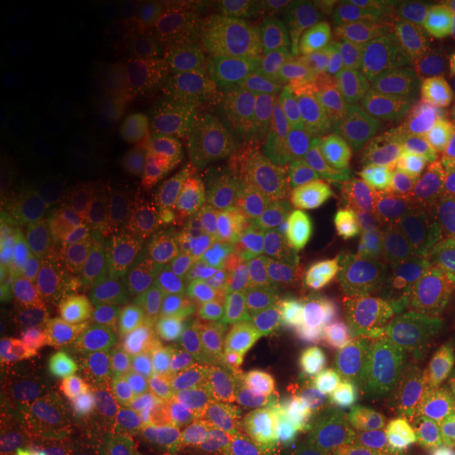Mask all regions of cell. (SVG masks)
<instances>
[{
  "label": "cell",
  "mask_w": 455,
  "mask_h": 455,
  "mask_svg": "<svg viewBox=\"0 0 455 455\" xmlns=\"http://www.w3.org/2000/svg\"><path fill=\"white\" fill-rule=\"evenodd\" d=\"M321 207L323 236L329 247L382 241L405 226L426 175L413 148L339 146L310 148Z\"/></svg>",
  "instance_id": "1"
},
{
  "label": "cell",
  "mask_w": 455,
  "mask_h": 455,
  "mask_svg": "<svg viewBox=\"0 0 455 455\" xmlns=\"http://www.w3.org/2000/svg\"><path fill=\"white\" fill-rule=\"evenodd\" d=\"M375 331L455 344V251L407 241L375 270Z\"/></svg>",
  "instance_id": "2"
},
{
  "label": "cell",
  "mask_w": 455,
  "mask_h": 455,
  "mask_svg": "<svg viewBox=\"0 0 455 455\" xmlns=\"http://www.w3.org/2000/svg\"><path fill=\"white\" fill-rule=\"evenodd\" d=\"M169 304L146 291L116 261L83 278L78 329L138 352L156 339L171 318Z\"/></svg>",
  "instance_id": "3"
},
{
  "label": "cell",
  "mask_w": 455,
  "mask_h": 455,
  "mask_svg": "<svg viewBox=\"0 0 455 455\" xmlns=\"http://www.w3.org/2000/svg\"><path fill=\"white\" fill-rule=\"evenodd\" d=\"M247 180L272 236L304 241L329 251L310 148L276 158L243 156Z\"/></svg>",
  "instance_id": "4"
},
{
  "label": "cell",
  "mask_w": 455,
  "mask_h": 455,
  "mask_svg": "<svg viewBox=\"0 0 455 455\" xmlns=\"http://www.w3.org/2000/svg\"><path fill=\"white\" fill-rule=\"evenodd\" d=\"M407 116L455 110V26H415L379 74Z\"/></svg>",
  "instance_id": "5"
},
{
  "label": "cell",
  "mask_w": 455,
  "mask_h": 455,
  "mask_svg": "<svg viewBox=\"0 0 455 455\" xmlns=\"http://www.w3.org/2000/svg\"><path fill=\"white\" fill-rule=\"evenodd\" d=\"M83 278L61 255L32 261L9 350L26 358H49L66 333L78 329Z\"/></svg>",
  "instance_id": "6"
},
{
  "label": "cell",
  "mask_w": 455,
  "mask_h": 455,
  "mask_svg": "<svg viewBox=\"0 0 455 455\" xmlns=\"http://www.w3.org/2000/svg\"><path fill=\"white\" fill-rule=\"evenodd\" d=\"M47 361L57 384L87 407H124L138 390V352L98 335L72 333Z\"/></svg>",
  "instance_id": "7"
},
{
  "label": "cell",
  "mask_w": 455,
  "mask_h": 455,
  "mask_svg": "<svg viewBox=\"0 0 455 455\" xmlns=\"http://www.w3.org/2000/svg\"><path fill=\"white\" fill-rule=\"evenodd\" d=\"M369 382L413 392L441 418L455 401V361L443 344L378 333L355 356Z\"/></svg>",
  "instance_id": "8"
},
{
  "label": "cell",
  "mask_w": 455,
  "mask_h": 455,
  "mask_svg": "<svg viewBox=\"0 0 455 455\" xmlns=\"http://www.w3.org/2000/svg\"><path fill=\"white\" fill-rule=\"evenodd\" d=\"M339 78L335 53L291 47L264 64L261 100L272 121L289 131H306L318 127L323 108Z\"/></svg>",
  "instance_id": "9"
},
{
  "label": "cell",
  "mask_w": 455,
  "mask_h": 455,
  "mask_svg": "<svg viewBox=\"0 0 455 455\" xmlns=\"http://www.w3.org/2000/svg\"><path fill=\"white\" fill-rule=\"evenodd\" d=\"M318 129L329 144L405 146L411 118L379 76L339 78L323 108Z\"/></svg>",
  "instance_id": "10"
},
{
  "label": "cell",
  "mask_w": 455,
  "mask_h": 455,
  "mask_svg": "<svg viewBox=\"0 0 455 455\" xmlns=\"http://www.w3.org/2000/svg\"><path fill=\"white\" fill-rule=\"evenodd\" d=\"M373 335L371 289L355 281H335L318 289L298 321L301 346L321 358H355Z\"/></svg>",
  "instance_id": "11"
},
{
  "label": "cell",
  "mask_w": 455,
  "mask_h": 455,
  "mask_svg": "<svg viewBox=\"0 0 455 455\" xmlns=\"http://www.w3.org/2000/svg\"><path fill=\"white\" fill-rule=\"evenodd\" d=\"M116 261L135 283L175 306L201 304L213 293V278L198 261L161 238H133L116 247Z\"/></svg>",
  "instance_id": "12"
},
{
  "label": "cell",
  "mask_w": 455,
  "mask_h": 455,
  "mask_svg": "<svg viewBox=\"0 0 455 455\" xmlns=\"http://www.w3.org/2000/svg\"><path fill=\"white\" fill-rule=\"evenodd\" d=\"M164 356L171 371L244 403L249 388L244 356L221 329L196 321L181 323L167 335Z\"/></svg>",
  "instance_id": "13"
},
{
  "label": "cell",
  "mask_w": 455,
  "mask_h": 455,
  "mask_svg": "<svg viewBox=\"0 0 455 455\" xmlns=\"http://www.w3.org/2000/svg\"><path fill=\"white\" fill-rule=\"evenodd\" d=\"M415 26L411 4L355 3L335 53L341 78L379 76Z\"/></svg>",
  "instance_id": "14"
},
{
  "label": "cell",
  "mask_w": 455,
  "mask_h": 455,
  "mask_svg": "<svg viewBox=\"0 0 455 455\" xmlns=\"http://www.w3.org/2000/svg\"><path fill=\"white\" fill-rule=\"evenodd\" d=\"M325 249L293 238L270 236L232 268L236 284H247L268 298L293 306L308 293Z\"/></svg>",
  "instance_id": "15"
},
{
  "label": "cell",
  "mask_w": 455,
  "mask_h": 455,
  "mask_svg": "<svg viewBox=\"0 0 455 455\" xmlns=\"http://www.w3.org/2000/svg\"><path fill=\"white\" fill-rule=\"evenodd\" d=\"M435 419L436 415L413 392L369 382L352 455H396Z\"/></svg>",
  "instance_id": "16"
},
{
  "label": "cell",
  "mask_w": 455,
  "mask_h": 455,
  "mask_svg": "<svg viewBox=\"0 0 455 455\" xmlns=\"http://www.w3.org/2000/svg\"><path fill=\"white\" fill-rule=\"evenodd\" d=\"M369 379L356 358L323 373L299 401L301 415L316 435L333 441H355L365 411Z\"/></svg>",
  "instance_id": "17"
},
{
  "label": "cell",
  "mask_w": 455,
  "mask_h": 455,
  "mask_svg": "<svg viewBox=\"0 0 455 455\" xmlns=\"http://www.w3.org/2000/svg\"><path fill=\"white\" fill-rule=\"evenodd\" d=\"M218 230L221 249L232 266L272 236L247 180L243 156L230 163L220 190Z\"/></svg>",
  "instance_id": "18"
},
{
  "label": "cell",
  "mask_w": 455,
  "mask_h": 455,
  "mask_svg": "<svg viewBox=\"0 0 455 455\" xmlns=\"http://www.w3.org/2000/svg\"><path fill=\"white\" fill-rule=\"evenodd\" d=\"M164 405L184 428L204 436H220L235 430L244 403L192 382L167 369L163 378Z\"/></svg>",
  "instance_id": "19"
},
{
  "label": "cell",
  "mask_w": 455,
  "mask_h": 455,
  "mask_svg": "<svg viewBox=\"0 0 455 455\" xmlns=\"http://www.w3.org/2000/svg\"><path fill=\"white\" fill-rule=\"evenodd\" d=\"M304 3H261L247 4L236 21V32L247 53L275 57L295 47L304 21Z\"/></svg>",
  "instance_id": "20"
},
{
  "label": "cell",
  "mask_w": 455,
  "mask_h": 455,
  "mask_svg": "<svg viewBox=\"0 0 455 455\" xmlns=\"http://www.w3.org/2000/svg\"><path fill=\"white\" fill-rule=\"evenodd\" d=\"M403 228L409 241L455 251V181H426Z\"/></svg>",
  "instance_id": "21"
},
{
  "label": "cell",
  "mask_w": 455,
  "mask_h": 455,
  "mask_svg": "<svg viewBox=\"0 0 455 455\" xmlns=\"http://www.w3.org/2000/svg\"><path fill=\"white\" fill-rule=\"evenodd\" d=\"M87 114L66 101H32L21 110V129L28 141L41 150H60L76 144L87 131Z\"/></svg>",
  "instance_id": "22"
},
{
  "label": "cell",
  "mask_w": 455,
  "mask_h": 455,
  "mask_svg": "<svg viewBox=\"0 0 455 455\" xmlns=\"http://www.w3.org/2000/svg\"><path fill=\"white\" fill-rule=\"evenodd\" d=\"M409 146L422 163L426 181H455V110L411 121Z\"/></svg>",
  "instance_id": "23"
},
{
  "label": "cell",
  "mask_w": 455,
  "mask_h": 455,
  "mask_svg": "<svg viewBox=\"0 0 455 455\" xmlns=\"http://www.w3.org/2000/svg\"><path fill=\"white\" fill-rule=\"evenodd\" d=\"M43 439V419L34 398L4 379L0 401V455H36Z\"/></svg>",
  "instance_id": "24"
},
{
  "label": "cell",
  "mask_w": 455,
  "mask_h": 455,
  "mask_svg": "<svg viewBox=\"0 0 455 455\" xmlns=\"http://www.w3.org/2000/svg\"><path fill=\"white\" fill-rule=\"evenodd\" d=\"M4 209H7L9 220L17 226L44 228L64 213L66 195L55 181H24L7 192Z\"/></svg>",
  "instance_id": "25"
},
{
  "label": "cell",
  "mask_w": 455,
  "mask_h": 455,
  "mask_svg": "<svg viewBox=\"0 0 455 455\" xmlns=\"http://www.w3.org/2000/svg\"><path fill=\"white\" fill-rule=\"evenodd\" d=\"M352 7L355 3L344 0H321L308 4L295 47L338 53Z\"/></svg>",
  "instance_id": "26"
},
{
  "label": "cell",
  "mask_w": 455,
  "mask_h": 455,
  "mask_svg": "<svg viewBox=\"0 0 455 455\" xmlns=\"http://www.w3.org/2000/svg\"><path fill=\"white\" fill-rule=\"evenodd\" d=\"M78 47V30L72 24H49L24 38L21 55L34 66H60L70 60Z\"/></svg>",
  "instance_id": "27"
},
{
  "label": "cell",
  "mask_w": 455,
  "mask_h": 455,
  "mask_svg": "<svg viewBox=\"0 0 455 455\" xmlns=\"http://www.w3.org/2000/svg\"><path fill=\"white\" fill-rule=\"evenodd\" d=\"M32 261L26 255L4 253L0 264V329H3L4 348L13 338L17 315H20L24 289L30 275Z\"/></svg>",
  "instance_id": "28"
},
{
  "label": "cell",
  "mask_w": 455,
  "mask_h": 455,
  "mask_svg": "<svg viewBox=\"0 0 455 455\" xmlns=\"http://www.w3.org/2000/svg\"><path fill=\"white\" fill-rule=\"evenodd\" d=\"M236 304L247 327L261 335L281 333L293 310L291 306H284L247 284H238Z\"/></svg>",
  "instance_id": "29"
},
{
  "label": "cell",
  "mask_w": 455,
  "mask_h": 455,
  "mask_svg": "<svg viewBox=\"0 0 455 455\" xmlns=\"http://www.w3.org/2000/svg\"><path fill=\"white\" fill-rule=\"evenodd\" d=\"M87 201L91 221H93L100 230H112V226L123 218L121 192L116 190L114 181L104 178V175L91 180Z\"/></svg>",
  "instance_id": "30"
},
{
  "label": "cell",
  "mask_w": 455,
  "mask_h": 455,
  "mask_svg": "<svg viewBox=\"0 0 455 455\" xmlns=\"http://www.w3.org/2000/svg\"><path fill=\"white\" fill-rule=\"evenodd\" d=\"M91 455H167L164 449L144 436H121L100 445Z\"/></svg>",
  "instance_id": "31"
},
{
  "label": "cell",
  "mask_w": 455,
  "mask_h": 455,
  "mask_svg": "<svg viewBox=\"0 0 455 455\" xmlns=\"http://www.w3.org/2000/svg\"><path fill=\"white\" fill-rule=\"evenodd\" d=\"M411 455H455V422L447 430H443L436 439H432L428 445Z\"/></svg>",
  "instance_id": "32"
},
{
  "label": "cell",
  "mask_w": 455,
  "mask_h": 455,
  "mask_svg": "<svg viewBox=\"0 0 455 455\" xmlns=\"http://www.w3.org/2000/svg\"><path fill=\"white\" fill-rule=\"evenodd\" d=\"M218 455H230V453H218Z\"/></svg>",
  "instance_id": "33"
}]
</instances>
